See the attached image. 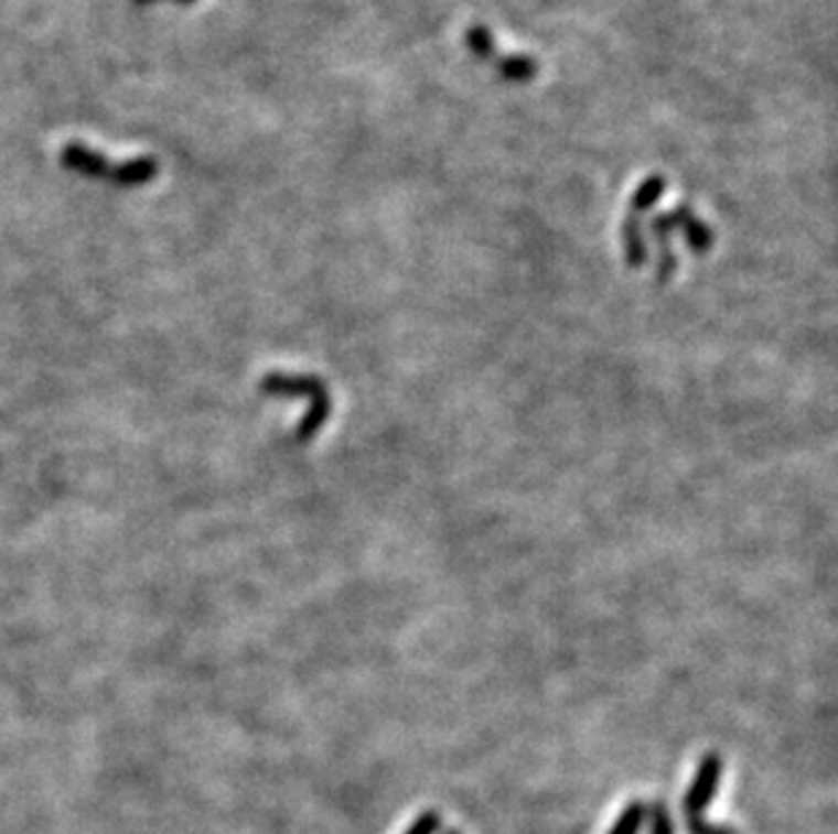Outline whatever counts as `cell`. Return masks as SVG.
Returning <instances> with one entry per match:
<instances>
[{"label":"cell","mask_w":838,"mask_h":834,"mask_svg":"<svg viewBox=\"0 0 838 834\" xmlns=\"http://www.w3.org/2000/svg\"><path fill=\"white\" fill-rule=\"evenodd\" d=\"M261 393L267 396H280V399H293V396H304L310 401V412H307L302 425L297 429V440L307 442L310 436H315L318 431L326 425L329 412H332V399H329V390L323 386V380L312 375H267L261 380Z\"/></svg>","instance_id":"obj_1"},{"label":"cell","mask_w":838,"mask_h":834,"mask_svg":"<svg viewBox=\"0 0 838 834\" xmlns=\"http://www.w3.org/2000/svg\"><path fill=\"white\" fill-rule=\"evenodd\" d=\"M722 756L706 754L700 759L698 772H695L692 783H689L687 794H684V815H703L708 804L713 802L719 791V780H722Z\"/></svg>","instance_id":"obj_2"},{"label":"cell","mask_w":838,"mask_h":834,"mask_svg":"<svg viewBox=\"0 0 838 834\" xmlns=\"http://www.w3.org/2000/svg\"><path fill=\"white\" fill-rule=\"evenodd\" d=\"M665 217H668L673 234L681 230L689 250H692L695 256H706V252H711V247H713L711 225H706L703 220H700V217L692 212V206L678 204L673 212H665Z\"/></svg>","instance_id":"obj_3"},{"label":"cell","mask_w":838,"mask_h":834,"mask_svg":"<svg viewBox=\"0 0 838 834\" xmlns=\"http://www.w3.org/2000/svg\"><path fill=\"white\" fill-rule=\"evenodd\" d=\"M61 165L66 171H74V174L87 176V180H109L111 169H115V165L109 163V158L101 155V152L90 150V147L79 144V141L63 147Z\"/></svg>","instance_id":"obj_4"},{"label":"cell","mask_w":838,"mask_h":834,"mask_svg":"<svg viewBox=\"0 0 838 834\" xmlns=\"http://www.w3.org/2000/svg\"><path fill=\"white\" fill-rule=\"evenodd\" d=\"M158 171H161V165H158L155 158L141 155L122 165H115V169H111L109 182L117 187H141V185H147V182L155 180Z\"/></svg>","instance_id":"obj_5"},{"label":"cell","mask_w":838,"mask_h":834,"mask_svg":"<svg viewBox=\"0 0 838 834\" xmlns=\"http://www.w3.org/2000/svg\"><path fill=\"white\" fill-rule=\"evenodd\" d=\"M494 65H497L499 79L513 82V85H527V82L535 79L537 71H540V63L529 55H499V61Z\"/></svg>","instance_id":"obj_6"},{"label":"cell","mask_w":838,"mask_h":834,"mask_svg":"<svg viewBox=\"0 0 838 834\" xmlns=\"http://www.w3.org/2000/svg\"><path fill=\"white\" fill-rule=\"evenodd\" d=\"M622 241H624V258H627V263L633 266V269L646 263L648 247H646V236H643L641 217L627 215V220H624L622 225Z\"/></svg>","instance_id":"obj_7"},{"label":"cell","mask_w":838,"mask_h":834,"mask_svg":"<svg viewBox=\"0 0 838 834\" xmlns=\"http://www.w3.org/2000/svg\"><path fill=\"white\" fill-rule=\"evenodd\" d=\"M464 44H468V50L477 57V61H483V63L499 61L497 39H494L486 25H470L468 31H464Z\"/></svg>","instance_id":"obj_8"},{"label":"cell","mask_w":838,"mask_h":834,"mask_svg":"<svg viewBox=\"0 0 838 834\" xmlns=\"http://www.w3.org/2000/svg\"><path fill=\"white\" fill-rule=\"evenodd\" d=\"M665 191H668L665 176H648V180H643L641 185H637L633 201H630V215H635V217L646 215V212L654 209V204L663 198Z\"/></svg>","instance_id":"obj_9"},{"label":"cell","mask_w":838,"mask_h":834,"mask_svg":"<svg viewBox=\"0 0 838 834\" xmlns=\"http://www.w3.org/2000/svg\"><path fill=\"white\" fill-rule=\"evenodd\" d=\"M646 802H630L627 808L622 810V815H619L616 821H613L611 832L608 834H637L643 830V821H646Z\"/></svg>","instance_id":"obj_10"},{"label":"cell","mask_w":838,"mask_h":834,"mask_svg":"<svg viewBox=\"0 0 838 834\" xmlns=\"http://www.w3.org/2000/svg\"><path fill=\"white\" fill-rule=\"evenodd\" d=\"M646 819H648V830L652 834H673V821H670V810L665 802H652L646 808Z\"/></svg>","instance_id":"obj_11"},{"label":"cell","mask_w":838,"mask_h":834,"mask_svg":"<svg viewBox=\"0 0 838 834\" xmlns=\"http://www.w3.org/2000/svg\"><path fill=\"white\" fill-rule=\"evenodd\" d=\"M442 826V815L437 810H423L402 834H437Z\"/></svg>","instance_id":"obj_12"},{"label":"cell","mask_w":838,"mask_h":834,"mask_svg":"<svg viewBox=\"0 0 838 834\" xmlns=\"http://www.w3.org/2000/svg\"><path fill=\"white\" fill-rule=\"evenodd\" d=\"M687 819V832L689 834H738L733 826L724 824H711L703 815H684Z\"/></svg>","instance_id":"obj_13"},{"label":"cell","mask_w":838,"mask_h":834,"mask_svg":"<svg viewBox=\"0 0 838 834\" xmlns=\"http://www.w3.org/2000/svg\"><path fill=\"white\" fill-rule=\"evenodd\" d=\"M133 3H152V0H133ZM176 3H193V0H176Z\"/></svg>","instance_id":"obj_14"},{"label":"cell","mask_w":838,"mask_h":834,"mask_svg":"<svg viewBox=\"0 0 838 834\" xmlns=\"http://www.w3.org/2000/svg\"><path fill=\"white\" fill-rule=\"evenodd\" d=\"M442 834H459L456 830H448V832H442Z\"/></svg>","instance_id":"obj_15"}]
</instances>
